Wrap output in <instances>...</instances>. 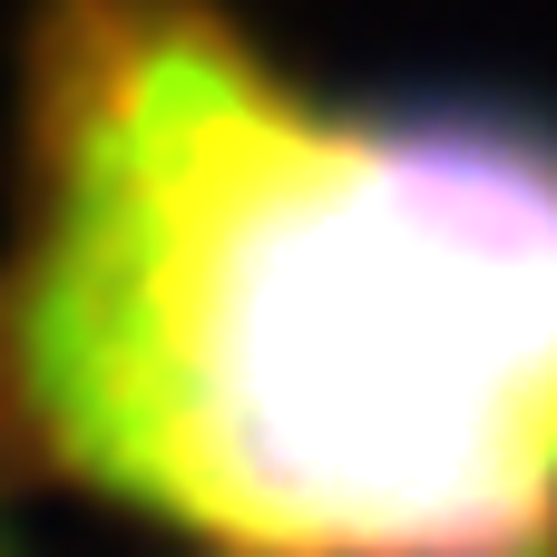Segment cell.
Returning a JSON list of instances; mask_svg holds the SVG:
<instances>
[{
	"label": "cell",
	"instance_id": "6da1fadb",
	"mask_svg": "<svg viewBox=\"0 0 557 557\" xmlns=\"http://www.w3.org/2000/svg\"><path fill=\"white\" fill-rule=\"evenodd\" d=\"M10 284L29 441L245 557H557V127L343 117L196 0H78Z\"/></svg>",
	"mask_w": 557,
	"mask_h": 557
}]
</instances>
